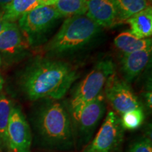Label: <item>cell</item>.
Returning <instances> with one entry per match:
<instances>
[{"label":"cell","mask_w":152,"mask_h":152,"mask_svg":"<svg viewBox=\"0 0 152 152\" xmlns=\"http://www.w3.org/2000/svg\"><path fill=\"white\" fill-rule=\"evenodd\" d=\"M13 106L11 101L0 94V147L8 148V125Z\"/></svg>","instance_id":"obj_17"},{"label":"cell","mask_w":152,"mask_h":152,"mask_svg":"<svg viewBox=\"0 0 152 152\" xmlns=\"http://www.w3.org/2000/svg\"><path fill=\"white\" fill-rule=\"evenodd\" d=\"M117 11L118 23L126 21L137 13L151 6L147 0H113Z\"/></svg>","instance_id":"obj_15"},{"label":"cell","mask_w":152,"mask_h":152,"mask_svg":"<svg viewBox=\"0 0 152 152\" xmlns=\"http://www.w3.org/2000/svg\"><path fill=\"white\" fill-rule=\"evenodd\" d=\"M114 45L124 54L151 48V39H140L130 32H123L114 39Z\"/></svg>","instance_id":"obj_13"},{"label":"cell","mask_w":152,"mask_h":152,"mask_svg":"<svg viewBox=\"0 0 152 152\" xmlns=\"http://www.w3.org/2000/svg\"><path fill=\"white\" fill-rule=\"evenodd\" d=\"M12 1L13 0H0V6L4 8Z\"/></svg>","instance_id":"obj_24"},{"label":"cell","mask_w":152,"mask_h":152,"mask_svg":"<svg viewBox=\"0 0 152 152\" xmlns=\"http://www.w3.org/2000/svg\"><path fill=\"white\" fill-rule=\"evenodd\" d=\"M61 17L84 15L87 13V0H57L54 5Z\"/></svg>","instance_id":"obj_18"},{"label":"cell","mask_w":152,"mask_h":152,"mask_svg":"<svg viewBox=\"0 0 152 152\" xmlns=\"http://www.w3.org/2000/svg\"><path fill=\"white\" fill-rule=\"evenodd\" d=\"M128 152H152L151 140L147 137H142L133 142Z\"/></svg>","instance_id":"obj_20"},{"label":"cell","mask_w":152,"mask_h":152,"mask_svg":"<svg viewBox=\"0 0 152 152\" xmlns=\"http://www.w3.org/2000/svg\"><path fill=\"white\" fill-rule=\"evenodd\" d=\"M22 45L20 28L14 22H9L0 33V51L13 54Z\"/></svg>","instance_id":"obj_14"},{"label":"cell","mask_w":152,"mask_h":152,"mask_svg":"<svg viewBox=\"0 0 152 152\" xmlns=\"http://www.w3.org/2000/svg\"><path fill=\"white\" fill-rule=\"evenodd\" d=\"M124 137V129L121 119L113 111H109L105 121L93 140L83 152H116Z\"/></svg>","instance_id":"obj_5"},{"label":"cell","mask_w":152,"mask_h":152,"mask_svg":"<svg viewBox=\"0 0 152 152\" xmlns=\"http://www.w3.org/2000/svg\"><path fill=\"white\" fill-rule=\"evenodd\" d=\"M151 48L125 54L121 59V72L126 83H130L144 69L150 60Z\"/></svg>","instance_id":"obj_11"},{"label":"cell","mask_w":152,"mask_h":152,"mask_svg":"<svg viewBox=\"0 0 152 152\" xmlns=\"http://www.w3.org/2000/svg\"><path fill=\"white\" fill-rule=\"evenodd\" d=\"M39 6H42L39 0H13L4 8L3 17L7 21L14 22Z\"/></svg>","instance_id":"obj_16"},{"label":"cell","mask_w":152,"mask_h":152,"mask_svg":"<svg viewBox=\"0 0 152 152\" xmlns=\"http://www.w3.org/2000/svg\"><path fill=\"white\" fill-rule=\"evenodd\" d=\"M130 25V33L140 39L151 37L152 34L151 6L137 13L125 21Z\"/></svg>","instance_id":"obj_12"},{"label":"cell","mask_w":152,"mask_h":152,"mask_svg":"<svg viewBox=\"0 0 152 152\" xmlns=\"http://www.w3.org/2000/svg\"><path fill=\"white\" fill-rule=\"evenodd\" d=\"M57 0H39V3L42 6H52L54 5Z\"/></svg>","instance_id":"obj_23"},{"label":"cell","mask_w":152,"mask_h":152,"mask_svg":"<svg viewBox=\"0 0 152 152\" xmlns=\"http://www.w3.org/2000/svg\"><path fill=\"white\" fill-rule=\"evenodd\" d=\"M115 73V66L110 59L98 62L74 90L70 99V111L73 121L83 108L100 94L110 75Z\"/></svg>","instance_id":"obj_4"},{"label":"cell","mask_w":152,"mask_h":152,"mask_svg":"<svg viewBox=\"0 0 152 152\" xmlns=\"http://www.w3.org/2000/svg\"><path fill=\"white\" fill-rule=\"evenodd\" d=\"M147 2H148V3H149V4H151V0H147Z\"/></svg>","instance_id":"obj_26"},{"label":"cell","mask_w":152,"mask_h":152,"mask_svg":"<svg viewBox=\"0 0 152 152\" xmlns=\"http://www.w3.org/2000/svg\"><path fill=\"white\" fill-rule=\"evenodd\" d=\"M144 113L142 107L131 110L122 115L121 119L123 129L134 130L140 128L144 121Z\"/></svg>","instance_id":"obj_19"},{"label":"cell","mask_w":152,"mask_h":152,"mask_svg":"<svg viewBox=\"0 0 152 152\" xmlns=\"http://www.w3.org/2000/svg\"><path fill=\"white\" fill-rule=\"evenodd\" d=\"M77 76L76 70L68 63L41 58L26 71L23 87L31 101L58 100L66 94Z\"/></svg>","instance_id":"obj_1"},{"label":"cell","mask_w":152,"mask_h":152,"mask_svg":"<svg viewBox=\"0 0 152 152\" xmlns=\"http://www.w3.org/2000/svg\"><path fill=\"white\" fill-rule=\"evenodd\" d=\"M61 18L54 6H39L26 13L19 19V28L27 35L30 43L42 38Z\"/></svg>","instance_id":"obj_6"},{"label":"cell","mask_w":152,"mask_h":152,"mask_svg":"<svg viewBox=\"0 0 152 152\" xmlns=\"http://www.w3.org/2000/svg\"><path fill=\"white\" fill-rule=\"evenodd\" d=\"M86 16L100 27L110 28L118 23L117 11L113 0H87Z\"/></svg>","instance_id":"obj_10"},{"label":"cell","mask_w":152,"mask_h":152,"mask_svg":"<svg viewBox=\"0 0 152 152\" xmlns=\"http://www.w3.org/2000/svg\"><path fill=\"white\" fill-rule=\"evenodd\" d=\"M105 85L106 98L118 113L123 115L142 107L128 83L118 78L115 73L109 76Z\"/></svg>","instance_id":"obj_8"},{"label":"cell","mask_w":152,"mask_h":152,"mask_svg":"<svg viewBox=\"0 0 152 152\" xmlns=\"http://www.w3.org/2000/svg\"><path fill=\"white\" fill-rule=\"evenodd\" d=\"M30 126L20 108H13L8 125V149L10 152H30Z\"/></svg>","instance_id":"obj_9"},{"label":"cell","mask_w":152,"mask_h":152,"mask_svg":"<svg viewBox=\"0 0 152 152\" xmlns=\"http://www.w3.org/2000/svg\"><path fill=\"white\" fill-rule=\"evenodd\" d=\"M36 129L44 147L67 150L74 145L69 115L64 106L56 100L42 104L36 116Z\"/></svg>","instance_id":"obj_2"},{"label":"cell","mask_w":152,"mask_h":152,"mask_svg":"<svg viewBox=\"0 0 152 152\" xmlns=\"http://www.w3.org/2000/svg\"><path fill=\"white\" fill-rule=\"evenodd\" d=\"M99 31L100 26L85 14L69 17L47 45L46 50L53 54L75 51L87 45Z\"/></svg>","instance_id":"obj_3"},{"label":"cell","mask_w":152,"mask_h":152,"mask_svg":"<svg viewBox=\"0 0 152 152\" xmlns=\"http://www.w3.org/2000/svg\"><path fill=\"white\" fill-rule=\"evenodd\" d=\"M105 111L104 97L102 94H99L83 108L78 116L73 121L77 133L75 140H77L80 145L88 143Z\"/></svg>","instance_id":"obj_7"},{"label":"cell","mask_w":152,"mask_h":152,"mask_svg":"<svg viewBox=\"0 0 152 152\" xmlns=\"http://www.w3.org/2000/svg\"><path fill=\"white\" fill-rule=\"evenodd\" d=\"M145 99H146V102H147L148 107L150 108V109H151V104H152L151 91H150V92H147L146 93Z\"/></svg>","instance_id":"obj_22"},{"label":"cell","mask_w":152,"mask_h":152,"mask_svg":"<svg viewBox=\"0 0 152 152\" xmlns=\"http://www.w3.org/2000/svg\"><path fill=\"white\" fill-rule=\"evenodd\" d=\"M2 85H3V79L1 78V77L0 76V90L2 88Z\"/></svg>","instance_id":"obj_25"},{"label":"cell","mask_w":152,"mask_h":152,"mask_svg":"<svg viewBox=\"0 0 152 152\" xmlns=\"http://www.w3.org/2000/svg\"><path fill=\"white\" fill-rule=\"evenodd\" d=\"M8 21L5 20L3 17V12H0V33L2 31L4 28H5V26H7V24L8 23Z\"/></svg>","instance_id":"obj_21"}]
</instances>
